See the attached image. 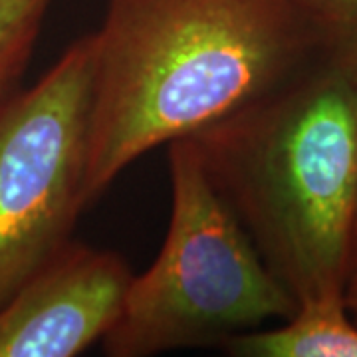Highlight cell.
Instances as JSON below:
<instances>
[{
  "instance_id": "cell-1",
  "label": "cell",
  "mask_w": 357,
  "mask_h": 357,
  "mask_svg": "<svg viewBox=\"0 0 357 357\" xmlns=\"http://www.w3.org/2000/svg\"><path fill=\"white\" fill-rule=\"evenodd\" d=\"M91 34L88 206L151 149L243 112L321 58L288 0H107Z\"/></svg>"
},
{
  "instance_id": "cell-2",
  "label": "cell",
  "mask_w": 357,
  "mask_h": 357,
  "mask_svg": "<svg viewBox=\"0 0 357 357\" xmlns=\"http://www.w3.org/2000/svg\"><path fill=\"white\" fill-rule=\"evenodd\" d=\"M208 177L298 302L344 294L357 246V74L318 58L192 135Z\"/></svg>"
},
{
  "instance_id": "cell-3",
  "label": "cell",
  "mask_w": 357,
  "mask_h": 357,
  "mask_svg": "<svg viewBox=\"0 0 357 357\" xmlns=\"http://www.w3.org/2000/svg\"><path fill=\"white\" fill-rule=\"evenodd\" d=\"M167 147L165 243L151 266L133 274L121 316L103 337L112 357L225 345L270 319H288L298 307L208 177L195 139Z\"/></svg>"
},
{
  "instance_id": "cell-4",
  "label": "cell",
  "mask_w": 357,
  "mask_h": 357,
  "mask_svg": "<svg viewBox=\"0 0 357 357\" xmlns=\"http://www.w3.org/2000/svg\"><path fill=\"white\" fill-rule=\"evenodd\" d=\"M93 34L0 103V304L50 262L86 203Z\"/></svg>"
},
{
  "instance_id": "cell-5",
  "label": "cell",
  "mask_w": 357,
  "mask_h": 357,
  "mask_svg": "<svg viewBox=\"0 0 357 357\" xmlns=\"http://www.w3.org/2000/svg\"><path fill=\"white\" fill-rule=\"evenodd\" d=\"M133 278L112 250L70 243L0 304V357H74L114 330Z\"/></svg>"
},
{
  "instance_id": "cell-6",
  "label": "cell",
  "mask_w": 357,
  "mask_h": 357,
  "mask_svg": "<svg viewBox=\"0 0 357 357\" xmlns=\"http://www.w3.org/2000/svg\"><path fill=\"white\" fill-rule=\"evenodd\" d=\"M222 347L236 357H357V321L344 294L316 296L278 328L238 333Z\"/></svg>"
},
{
  "instance_id": "cell-7",
  "label": "cell",
  "mask_w": 357,
  "mask_h": 357,
  "mask_svg": "<svg viewBox=\"0 0 357 357\" xmlns=\"http://www.w3.org/2000/svg\"><path fill=\"white\" fill-rule=\"evenodd\" d=\"M54 0H0V103L13 96Z\"/></svg>"
},
{
  "instance_id": "cell-8",
  "label": "cell",
  "mask_w": 357,
  "mask_h": 357,
  "mask_svg": "<svg viewBox=\"0 0 357 357\" xmlns=\"http://www.w3.org/2000/svg\"><path fill=\"white\" fill-rule=\"evenodd\" d=\"M306 22L319 56L357 74V0H288Z\"/></svg>"
},
{
  "instance_id": "cell-9",
  "label": "cell",
  "mask_w": 357,
  "mask_h": 357,
  "mask_svg": "<svg viewBox=\"0 0 357 357\" xmlns=\"http://www.w3.org/2000/svg\"><path fill=\"white\" fill-rule=\"evenodd\" d=\"M344 298L347 310L351 314V318L357 321V246L354 250V258L349 262V270H347V278H345L344 286Z\"/></svg>"
}]
</instances>
